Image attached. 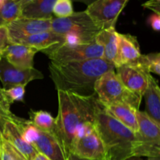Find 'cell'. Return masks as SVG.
<instances>
[{"instance_id": "1", "label": "cell", "mask_w": 160, "mask_h": 160, "mask_svg": "<svg viewBox=\"0 0 160 160\" xmlns=\"http://www.w3.org/2000/svg\"><path fill=\"white\" fill-rule=\"evenodd\" d=\"M57 92L59 110L52 134L67 157L76 139L88 128L95 124L100 103L95 95L81 97L62 91Z\"/></svg>"}, {"instance_id": "2", "label": "cell", "mask_w": 160, "mask_h": 160, "mask_svg": "<svg viewBox=\"0 0 160 160\" xmlns=\"http://www.w3.org/2000/svg\"><path fill=\"white\" fill-rule=\"evenodd\" d=\"M48 70L57 91L91 97L95 95V85L98 78L115 67L102 58L62 64L50 62Z\"/></svg>"}, {"instance_id": "3", "label": "cell", "mask_w": 160, "mask_h": 160, "mask_svg": "<svg viewBox=\"0 0 160 160\" xmlns=\"http://www.w3.org/2000/svg\"><path fill=\"white\" fill-rule=\"evenodd\" d=\"M95 128L104 145L106 160H125L134 156L135 133L106 112L101 103Z\"/></svg>"}, {"instance_id": "4", "label": "cell", "mask_w": 160, "mask_h": 160, "mask_svg": "<svg viewBox=\"0 0 160 160\" xmlns=\"http://www.w3.org/2000/svg\"><path fill=\"white\" fill-rule=\"evenodd\" d=\"M51 31L65 36L66 43L89 44L95 42L102 29L84 10L64 18L53 17Z\"/></svg>"}, {"instance_id": "5", "label": "cell", "mask_w": 160, "mask_h": 160, "mask_svg": "<svg viewBox=\"0 0 160 160\" xmlns=\"http://www.w3.org/2000/svg\"><path fill=\"white\" fill-rule=\"evenodd\" d=\"M98 101L103 106L111 104H125L139 110L142 98L127 88L115 70L102 75L95 85Z\"/></svg>"}, {"instance_id": "6", "label": "cell", "mask_w": 160, "mask_h": 160, "mask_svg": "<svg viewBox=\"0 0 160 160\" xmlns=\"http://www.w3.org/2000/svg\"><path fill=\"white\" fill-rule=\"evenodd\" d=\"M42 52L55 64L103 58L102 46L96 40L89 44L64 43L44 50Z\"/></svg>"}, {"instance_id": "7", "label": "cell", "mask_w": 160, "mask_h": 160, "mask_svg": "<svg viewBox=\"0 0 160 160\" xmlns=\"http://www.w3.org/2000/svg\"><path fill=\"white\" fill-rule=\"evenodd\" d=\"M138 131L135 133L134 156H160V126L145 112L137 111Z\"/></svg>"}, {"instance_id": "8", "label": "cell", "mask_w": 160, "mask_h": 160, "mask_svg": "<svg viewBox=\"0 0 160 160\" xmlns=\"http://www.w3.org/2000/svg\"><path fill=\"white\" fill-rule=\"evenodd\" d=\"M129 0H96L85 11L102 30L115 28L119 16Z\"/></svg>"}, {"instance_id": "9", "label": "cell", "mask_w": 160, "mask_h": 160, "mask_svg": "<svg viewBox=\"0 0 160 160\" xmlns=\"http://www.w3.org/2000/svg\"><path fill=\"white\" fill-rule=\"evenodd\" d=\"M71 154L88 160H106V150L95 124L88 128L73 143Z\"/></svg>"}, {"instance_id": "10", "label": "cell", "mask_w": 160, "mask_h": 160, "mask_svg": "<svg viewBox=\"0 0 160 160\" xmlns=\"http://www.w3.org/2000/svg\"><path fill=\"white\" fill-rule=\"evenodd\" d=\"M43 78V73L34 67L20 69L9 63L5 58L0 59V81L5 90L17 85L26 86L31 81Z\"/></svg>"}, {"instance_id": "11", "label": "cell", "mask_w": 160, "mask_h": 160, "mask_svg": "<svg viewBox=\"0 0 160 160\" xmlns=\"http://www.w3.org/2000/svg\"><path fill=\"white\" fill-rule=\"evenodd\" d=\"M10 43L38 33L51 31L52 19L40 20L18 17L6 26Z\"/></svg>"}, {"instance_id": "12", "label": "cell", "mask_w": 160, "mask_h": 160, "mask_svg": "<svg viewBox=\"0 0 160 160\" xmlns=\"http://www.w3.org/2000/svg\"><path fill=\"white\" fill-rule=\"evenodd\" d=\"M116 69L125 87L141 98H143L150 73L135 64H125Z\"/></svg>"}, {"instance_id": "13", "label": "cell", "mask_w": 160, "mask_h": 160, "mask_svg": "<svg viewBox=\"0 0 160 160\" xmlns=\"http://www.w3.org/2000/svg\"><path fill=\"white\" fill-rule=\"evenodd\" d=\"M37 52V50L31 47L10 43L2 51V57L17 68L31 69L34 67V58Z\"/></svg>"}, {"instance_id": "14", "label": "cell", "mask_w": 160, "mask_h": 160, "mask_svg": "<svg viewBox=\"0 0 160 160\" xmlns=\"http://www.w3.org/2000/svg\"><path fill=\"white\" fill-rule=\"evenodd\" d=\"M19 128L20 127L17 123L12 121H6L2 135L3 138L17 149L25 159L32 160L38 152L32 145L23 140Z\"/></svg>"}, {"instance_id": "15", "label": "cell", "mask_w": 160, "mask_h": 160, "mask_svg": "<svg viewBox=\"0 0 160 160\" xmlns=\"http://www.w3.org/2000/svg\"><path fill=\"white\" fill-rule=\"evenodd\" d=\"M119 33L115 28L102 30L95 40L102 46L103 59L117 68L120 66L119 56Z\"/></svg>"}, {"instance_id": "16", "label": "cell", "mask_w": 160, "mask_h": 160, "mask_svg": "<svg viewBox=\"0 0 160 160\" xmlns=\"http://www.w3.org/2000/svg\"><path fill=\"white\" fill-rule=\"evenodd\" d=\"M12 43L31 47L38 51H44L56 45L66 43L65 36L56 34L52 31L38 33L16 40Z\"/></svg>"}, {"instance_id": "17", "label": "cell", "mask_w": 160, "mask_h": 160, "mask_svg": "<svg viewBox=\"0 0 160 160\" xmlns=\"http://www.w3.org/2000/svg\"><path fill=\"white\" fill-rule=\"evenodd\" d=\"M33 146L38 152L44 155L50 160H67V156L56 136L50 132L40 130L39 136Z\"/></svg>"}, {"instance_id": "18", "label": "cell", "mask_w": 160, "mask_h": 160, "mask_svg": "<svg viewBox=\"0 0 160 160\" xmlns=\"http://www.w3.org/2000/svg\"><path fill=\"white\" fill-rule=\"evenodd\" d=\"M118 35L120 66L136 63L142 55L137 38L130 34L119 33Z\"/></svg>"}, {"instance_id": "19", "label": "cell", "mask_w": 160, "mask_h": 160, "mask_svg": "<svg viewBox=\"0 0 160 160\" xmlns=\"http://www.w3.org/2000/svg\"><path fill=\"white\" fill-rule=\"evenodd\" d=\"M143 97L145 101V112L160 126V88L158 81L152 76H148V85Z\"/></svg>"}, {"instance_id": "20", "label": "cell", "mask_w": 160, "mask_h": 160, "mask_svg": "<svg viewBox=\"0 0 160 160\" xmlns=\"http://www.w3.org/2000/svg\"><path fill=\"white\" fill-rule=\"evenodd\" d=\"M106 112L118 120L120 123L136 133L138 131L137 111L134 108L125 104H111L103 106Z\"/></svg>"}, {"instance_id": "21", "label": "cell", "mask_w": 160, "mask_h": 160, "mask_svg": "<svg viewBox=\"0 0 160 160\" xmlns=\"http://www.w3.org/2000/svg\"><path fill=\"white\" fill-rule=\"evenodd\" d=\"M56 0H34L21 8L20 17L48 20L52 19V9Z\"/></svg>"}, {"instance_id": "22", "label": "cell", "mask_w": 160, "mask_h": 160, "mask_svg": "<svg viewBox=\"0 0 160 160\" xmlns=\"http://www.w3.org/2000/svg\"><path fill=\"white\" fill-rule=\"evenodd\" d=\"M29 120L39 130L45 132H53L55 118L48 112L43 110L33 111L29 112Z\"/></svg>"}, {"instance_id": "23", "label": "cell", "mask_w": 160, "mask_h": 160, "mask_svg": "<svg viewBox=\"0 0 160 160\" xmlns=\"http://www.w3.org/2000/svg\"><path fill=\"white\" fill-rule=\"evenodd\" d=\"M21 7L13 0H7L0 9V27H6L12 20L20 17Z\"/></svg>"}, {"instance_id": "24", "label": "cell", "mask_w": 160, "mask_h": 160, "mask_svg": "<svg viewBox=\"0 0 160 160\" xmlns=\"http://www.w3.org/2000/svg\"><path fill=\"white\" fill-rule=\"evenodd\" d=\"M135 65L145 70L148 73L160 74V53L154 52L146 55H142Z\"/></svg>"}, {"instance_id": "25", "label": "cell", "mask_w": 160, "mask_h": 160, "mask_svg": "<svg viewBox=\"0 0 160 160\" xmlns=\"http://www.w3.org/2000/svg\"><path fill=\"white\" fill-rule=\"evenodd\" d=\"M28 120L23 118L17 117L14 115L10 109V106L8 105H3L0 106V136L2 134L3 128H4L5 123L6 121H12L13 123H17L19 127H21Z\"/></svg>"}, {"instance_id": "26", "label": "cell", "mask_w": 160, "mask_h": 160, "mask_svg": "<svg viewBox=\"0 0 160 160\" xmlns=\"http://www.w3.org/2000/svg\"><path fill=\"white\" fill-rule=\"evenodd\" d=\"M0 153L1 160H26L17 149L3 138L2 135L0 136Z\"/></svg>"}, {"instance_id": "27", "label": "cell", "mask_w": 160, "mask_h": 160, "mask_svg": "<svg viewBox=\"0 0 160 160\" xmlns=\"http://www.w3.org/2000/svg\"><path fill=\"white\" fill-rule=\"evenodd\" d=\"M74 12L71 0H56L52 9V14L56 18H64Z\"/></svg>"}, {"instance_id": "28", "label": "cell", "mask_w": 160, "mask_h": 160, "mask_svg": "<svg viewBox=\"0 0 160 160\" xmlns=\"http://www.w3.org/2000/svg\"><path fill=\"white\" fill-rule=\"evenodd\" d=\"M19 129H20L23 140L33 145V144L35 142V141L38 138L40 130L36 128L29 120H27L26 123Z\"/></svg>"}, {"instance_id": "29", "label": "cell", "mask_w": 160, "mask_h": 160, "mask_svg": "<svg viewBox=\"0 0 160 160\" xmlns=\"http://www.w3.org/2000/svg\"><path fill=\"white\" fill-rule=\"evenodd\" d=\"M25 87L23 85H17L9 89H3L6 98L12 104L15 102H23L25 95Z\"/></svg>"}, {"instance_id": "30", "label": "cell", "mask_w": 160, "mask_h": 160, "mask_svg": "<svg viewBox=\"0 0 160 160\" xmlns=\"http://www.w3.org/2000/svg\"><path fill=\"white\" fill-rule=\"evenodd\" d=\"M10 44L6 27H0V59L2 58V52Z\"/></svg>"}, {"instance_id": "31", "label": "cell", "mask_w": 160, "mask_h": 160, "mask_svg": "<svg viewBox=\"0 0 160 160\" xmlns=\"http://www.w3.org/2000/svg\"><path fill=\"white\" fill-rule=\"evenodd\" d=\"M142 6L145 9L152 10L153 13L160 15V0H148L144 2Z\"/></svg>"}, {"instance_id": "32", "label": "cell", "mask_w": 160, "mask_h": 160, "mask_svg": "<svg viewBox=\"0 0 160 160\" xmlns=\"http://www.w3.org/2000/svg\"><path fill=\"white\" fill-rule=\"evenodd\" d=\"M148 24L155 31H159L160 30V15L152 13L148 18Z\"/></svg>"}, {"instance_id": "33", "label": "cell", "mask_w": 160, "mask_h": 160, "mask_svg": "<svg viewBox=\"0 0 160 160\" xmlns=\"http://www.w3.org/2000/svg\"><path fill=\"white\" fill-rule=\"evenodd\" d=\"M3 105H8V106H11V103L9 102V100L6 98V95L4 93V90L2 88L0 87V106H3Z\"/></svg>"}, {"instance_id": "34", "label": "cell", "mask_w": 160, "mask_h": 160, "mask_svg": "<svg viewBox=\"0 0 160 160\" xmlns=\"http://www.w3.org/2000/svg\"><path fill=\"white\" fill-rule=\"evenodd\" d=\"M13 1L15 2L16 3H17V4H18L19 6L22 8L23 6H26L27 4L31 2H33L34 0H13Z\"/></svg>"}, {"instance_id": "35", "label": "cell", "mask_w": 160, "mask_h": 160, "mask_svg": "<svg viewBox=\"0 0 160 160\" xmlns=\"http://www.w3.org/2000/svg\"><path fill=\"white\" fill-rule=\"evenodd\" d=\"M32 160H50L49 159L45 156L44 155L41 154V153H38L37 156L34 158Z\"/></svg>"}, {"instance_id": "36", "label": "cell", "mask_w": 160, "mask_h": 160, "mask_svg": "<svg viewBox=\"0 0 160 160\" xmlns=\"http://www.w3.org/2000/svg\"><path fill=\"white\" fill-rule=\"evenodd\" d=\"M67 160H88V159H81V158L78 157V156H75V155L71 154V153H70V154L68 156H67Z\"/></svg>"}, {"instance_id": "37", "label": "cell", "mask_w": 160, "mask_h": 160, "mask_svg": "<svg viewBox=\"0 0 160 160\" xmlns=\"http://www.w3.org/2000/svg\"><path fill=\"white\" fill-rule=\"evenodd\" d=\"M71 1H74V2H82L86 4L87 6H89L90 4L93 3L94 2L96 1V0H71Z\"/></svg>"}, {"instance_id": "38", "label": "cell", "mask_w": 160, "mask_h": 160, "mask_svg": "<svg viewBox=\"0 0 160 160\" xmlns=\"http://www.w3.org/2000/svg\"><path fill=\"white\" fill-rule=\"evenodd\" d=\"M125 160H147V159H142V157H138V156H132V157H130Z\"/></svg>"}, {"instance_id": "39", "label": "cell", "mask_w": 160, "mask_h": 160, "mask_svg": "<svg viewBox=\"0 0 160 160\" xmlns=\"http://www.w3.org/2000/svg\"><path fill=\"white\" fill-rule=\"evenodd\" d=\"M6 2H7V0H0V9L4 6V5L6 4Z\"/></svg>"}, {"instance_id": "40", "label": "cell", "mask_w": 160, "mask_h": 160, "mask_svg": "<svg viewBox=\"0 0 160 160\" xmlns=\"http://www.w3.org/2000/svg\"><path fill=\"white\" fill-rule=\"evenodd\" d=\"M147 160H160V156H158V157H149L148 158Z\"/></svg>"}, {"instance_id": "41", "label": "cell", "mask_w": 160, "mask_h": 160, "mask_svg": "<svg viewBox=\"0 0 160 160\" xmlns=\"http://www.w3.org/2000/svg\"><path fill=\"white\" fill-rule=\"evenodd\" d=\"M0 160H1V153H0Z\"/></svg>"}]
</instances>
